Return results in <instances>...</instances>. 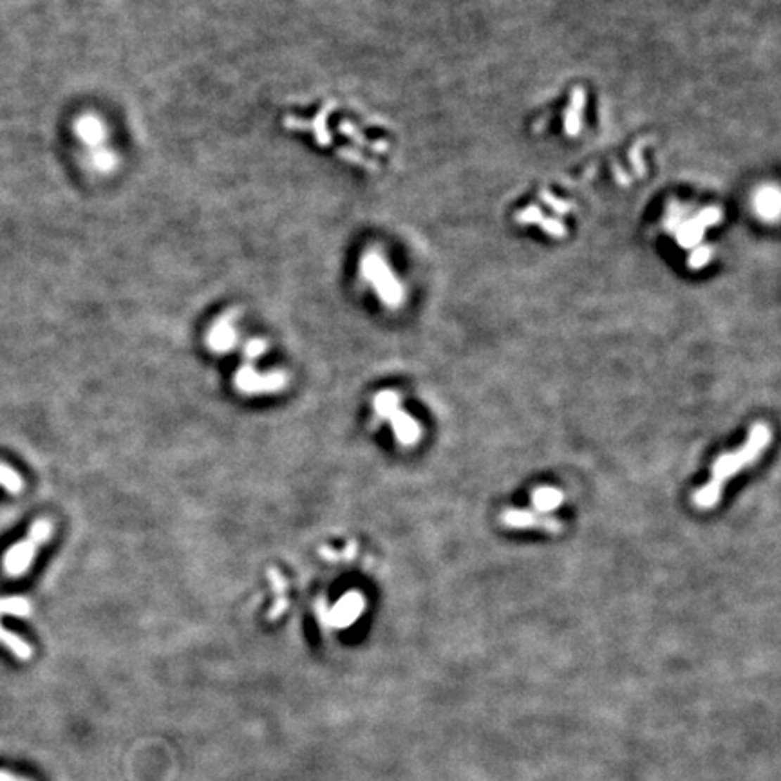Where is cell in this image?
<instances>
[{"label":"cell","mask_w":781,"mask_h":781,"mask_svg":"<svg viewBox=\"0 0 781 781\" xmlns=\"http://www.w3.org/2000/svg\"><path fill=\"white\" fill-rule=\"evenodd\" d=\"M773 440L769 425L756 424L751 428L747 441L744 443V447L735 452L722 454L713 465V476H711L709 483L704 485L701 488H698L693 496V503L697 504L698 509L709 510L714 509V504L720 501L722 496L723 485L731 479L732 474L744 471L745 466L756 463L758 458L763 454L765 447L769 445Z\"/></svg>","instance_id":"1"},{"label":"cell","mask_w":781,"mask_h":781,"mask_svg":"<svg viewBox=\"0 0 781 781\" xmlns=\"http://www.w3.org/2000/svg\"><path fill=\"white\" fill-rule=\"evenodd\" d=\"M53 535V523L49 519H37L31 526L30 533L24 541L17 542L6 552L2 564H4L6 576L20 577L30 570L34 557L38 554V548L46 545Z\"/></svg>","instance_id":"2"},{"label":"cell","mask_w":781,"mask_h":781,"mask_svg":"<svg viewBox=\"0 0 781 781\" xmlns=\"http://www.w3.org/2000/svg\"><path fill=\"white\" fill-rule=\"evenodd\" d=\"M374 414L389 421L395 431V438L402 445H414L421 438L420 424L411 414L400 409V396L395 390H382L373 398Z\"/></svg>","instance_id":"3"},{"label":"cell","mask_w":781,"mask_h":781,"mask_svg":"<svg viewBox=\"0 0 781 781\" xmlns=\"http://www.w3.org/2000/svg\"><path fill=\"white\" fill-rule=\"evenodd\" d=\"M364 608H366V599L360 592L353 590V592L341 597L333 606H328L326 602L320 601L317 604V615H319V621L322 622L324 626L344 630V628L355 624V621L364 614Z\"/></svg>","instance_id":"4"},{"label":"cell","mask_w":781,"mask_h":781,"mask_svg":"<svg viewBox=\"0 0 781 781\" xmlns=\"http://www.w3.org/2000/svg\"><path fill=\"white\" fill-rule=\"evenodd\" d=\"M362 273H364V279L373 284L374 291L380 295V298H382L387 306L396 307L402 303V286L393 277V273L389 272L386 262L379 255L371 253V255H367L364 259V262H362Z\"/></svg>","instance_id":"5"},{"label":"cell","mask_w":781,"mask_h":781,"mask_svg":"<svg viewBox=\"0 0 781 781\" xmlns=\"http://www.w3.org/2000/svg\"><path fill=\"white\" fill-rule=\"evenodd\" d=\"M236 387L244 395H269V393H279L286 387L288 379L282 371H272V373L260 374L252 366H243L236 373Z\"/></svg>","instance_id":"6"},{"label":"cell","mask_w":781,"mask_h":781,"mask_svg":"<svg viewBox=\"0 0 781 781\" xmlns=\"http://www.w3.org/2000/svg\"><path fill=\"white\" fill-rule=\"evenodd\" d=\"M501 523L504 526H510V528H538L548 533H559L563 530V525L559 519L532 512V510H504L501 514Z\"/></svg>","instance_id":"7"},{"label":"cell","mask_w":781,"mask_h":781,"mask_svg":"<svg viewBox=\"0 0 781 781\" xmlns=\"http://www.w3.org/2000/svg\"><path fill=\"white\" fill-rule=\"evenodd\" d=\"M206 342H208L214 353L223 355L231 351L237 342V329L234 317L223 315L219 320H215L212 324L210 331H208V336H206Z\"/></svg>","instance_id":"8"},{"label":"cell","mask_w":781,"mask_h":781,"mask_svg":"<svg viewBox=\"0 0 781 781\" xmlns=\"http://www.w3.org/2000/svg\"><path fill=\"white\" fill-rule=\"evenodd\" d=\"M76 132L82 138V141L87 143L89 147L98 148L103 147L106 139V125L96 116H84L76 123Z\"/></svg>","instance_id":"9"},{"label":"cell","mask_w":781,"mask_h":781,"mask_svg":"<svg viewBox=\"0 0 781 781\" xmlns=\"http://www.w3.org/2000/svg\"><path fill=\"white\" fill-rule=\"evenodd\" d=\"M564 501V494L555 487H539L532 492V507L538 514H550Z\"/></svg>","instance_id":"10"},{"label":"cell","mask_w":781,"mask_h":781,"mask_svg":"<svg viewBox=\"0 0 781 781\" xmlns=\"http://www.w3.org/2000/svg\"><path fill=\"white\" fill-rule=\"evenodd\" d=\"M0 644H4L13 655L20 660H30L33 656V647L30 644L24 642L20 637H17V635L11 633V631H8L2 626H0Z\"/></svg>","instance_id":"11"},{"label":"cell","mask_w":781,"mask_h":781,"mask_svg":"<svg viewBox=\"0 0 781 781\" xmlns=\"http://www.w3.org/2000/svg\"><path fill=\"white\" fill-rule=\"evenodd\" d=\"M33 608L31 602L24 597H6L0 599V615H13V617H27Z\"/></svg>","instance_id":"12"},{"label":"cell","mask_w":781,"mask_h":781,"mask_svg":"<svg viewBox=\"0 0 781 781\" xmlns=\"http://www.w3.org/2000/svg\"><path fill=\"white\" fill-rule=\"evenodd\" d=\"M0 487H4L9 494H18L24 488V479L15 469L0 463Z\"/></svg>","instance_id":"13"},{"label":"cell","mask_w":781,"mask_h":781,"mask_svg":"<svg viewBox=\"0 0 781 781\" xmlns=\"http://www.w3.org/2000/svg\"><path fill=\"white\" fill-rule=\"evenodd\" d=\"M91 163H93V167H96L98 170L106 172V170H110V168L114 167L116 158H114L113 152L107 151L106 147H98L94 148L93 155H91Z\"/></svg>","instance_id":"14"},{"label":"cell","mask_w":781,"mask_h":781,"mask_svg":"<svg viewBox=\"0 0 781 781\" xmlns=\"http://www.w3.org/2000/svg\"><path fill=\"white\" fill-rule=\"evenodd\" d=\"M266 349H268V345H266L265 341L253 338V341H250L248 344H246V348H244V355H246L248 360H255V358H259L260 355L266 353Z\"/></svg>","instance_id":"15"},{"label":"cell","mask_w":781,"mask_h":781,"mask_svg":"<svg viewBox=\"0 0 781 781\" xmlns=\"http://www.w3.org/2000/svg\"><path fill=\"white\" fill-rule=\"evenodd\" d=\"M20 781H27V780H20Z\"/></svg>","instance_id":"16"}]
</instances>
